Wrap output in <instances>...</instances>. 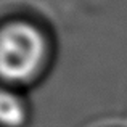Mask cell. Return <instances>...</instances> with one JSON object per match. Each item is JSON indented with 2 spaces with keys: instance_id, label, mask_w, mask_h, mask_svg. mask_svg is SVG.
<instances>
[{
  "instance_id": "obj_1",
  "label": "cell",
  "mask_w": 127,
  "mask_h": 127,
  "mask_svg": "<svg viewBox=\"0 0 127 127\" xmlns=\"http://www.w3.org/2000/svg\"><path fill=\"white\" fill-rule=\"evenodd\" d=\"M47 58V39L32 23L13 21L0 28V79L26 84L40 72Z\"/></svg>"
},
{
  "instance_id": "obj_2",
  "label": "cell",
  "mask_w": 127,
  "mask_h": 127,
  "mask_svg": "<svg viewBox=\"0 0 127 127\" xmlns=\"http://www.w3.org/2000/svg\"><path fill=\"white\" fill-rule=\"evenodd\" d=\"M29 119V106L23 95L0 87V127H24Z\"/></svg>"
}]
</instances>
